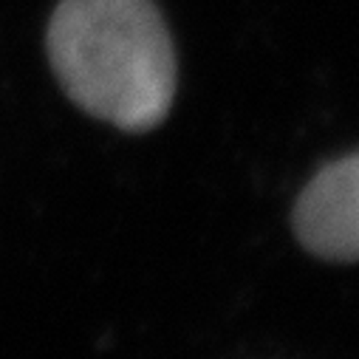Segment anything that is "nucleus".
<instances>
[{
    "label": "nucleus",
    "mask_w": 359,
    "mask_h": 359,
    "mask_svg": "<svg viewBox=\"0 0 359 359\" xmlns=\"http://www.w3.org/2000/svg\"><path fill=\"white\" fill-rule=\"evenodd\" d=\"M294 229L325 260H359V153L314 175L297 201Z\"/></svg>",
    "instance_id": "obj_2"
},
{
    "label": "nucleus",
    "mask_w": 359,
    "mask_h": 359,
    "mask_svg": "<svg viewBox=\"0 0 359 359\" xmlns=\"http://www.w3.org/2000/svg\"><path fill=\"white\" fill-rule=\"evenodd\" d=\"M62 91L122 130L156 128L175 97V54L150 0H62L48 23Z\"/></svg>",
    "instance_id": "obj_1"
}]
</instances>
